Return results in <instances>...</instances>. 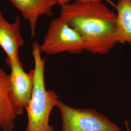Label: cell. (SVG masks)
<instances>
[{
    "label": "cell",
    "instance_id": "cell-10",
    "mask_svg": "<svg viewBox=\"0 0 131 131\" xmlns=\"http://www.w3.org/2000/svg\"><path fill=\"white\" fill-rule=\"evenodd\" d=\"M57 2L58 5L62 6L64 5L70 3V2H86V1H101L103 2H107L110 4L113 5L114 7L115 5L112 2L111 0H56Z\"/></svg>",
    "mask_w": 131,
    "mask_h": 131
},
{
    "label": "cell",
    "instance_id": "cell-7",
    "mask_svg": "<svg viewBox=\"0 0 131 131\" xmlns=\"http://www.w3.org/2000/svg\"><path fill=\"white\" fill-rule=\"evenodd\" d=\"M29 23L32 37L36 35L37 22L42 15L52 16V8L58 5L56 0H9Z\"/></svg>",
    "mask_w": 131,
    "mask_h": 131
},
{
    "label": "cell",
    "instance_id": "cell-6",
    "mask_svg": "<svg viewBox=\"0 0 131 131\" xmlns=\"http://www.w3.org/2000/svg\"><path fill=\"white\" fill-rule=\"evenodd\" d=\"M24 40L20 31V20L16 17L13 23L8 21L0 10V47L5 51L6 58H19L20 48Z\"/></svg>",
    "mask_w": 131,
    "mask_h": 131
},
{
    "label": "cell",
    "instance_id": "cell-3",
    "mask_svg": "<svg viewBox=\"0 0 131 131\" xmlns=\"http://www.w3.org/2000/svg\"><path fill=\"white\" fill-rule=\"evenodd\" d=\"M56 107L61 114V131H122L116 123L95 110L72 107L60 100Z\"/></svg>",
    "mask_w": 131,
    "mask_h": 131
},
{
    "label": "cell",
    "instance_id": "cell-12",
    "mask_svg": "<svg viewBox=\"0 0 131 131\" xmlns=\"http://www.w3.org/2000/svg\"><path fill=\"white\" fill-rule=\"evenodd\" d=\"M0 131H1V130H0Z\"/></svg>",
    "mask_w": 131,
    "mask_h": 131
},
{
    "label": "cell",
    "instance_id": "cell-2",
    "mask_svg": "<svg viewBox=\"0 0 131 131\" xmlns=\"http://www.w3.org/2000/svg\"><path fill=\"white\" fill-rule=\"evenodd\" d=\"M38 42H33L32 54L34 61V88L32 97L26 109L28 122L26 131H54L50 124V117L56 107L58 96L45 84V59L42 58Z\"/></svg>",
    "mask_w": 131,
    "mask_h": 131
},
{
    "label": "cell",
    "instance_id": "cell-11",
    "mask_svg": "<svg viewBox=\"0 0 131 131\" xmlns=\"http://www.w3.org/2000/svg\"><path fill=\"white\" fill-rule=\"evenodd\" d=\"M125 126H126V131H131L129 125V124L127 121L125 122Z\"/></svg>",
    "mask_w": 131,
    "mask_h": 131
},
{
    "label": "cell",
    "instance_id": "cell-8",
    "mask_svg": "<svg viewBox=\"0 0 131 131\" xmlns=\"http://www.w3.org/2000/svg\"><path fill=\"white\" fill-rule=\"evenodd\" d=\"M15 114L10 100V76L0 65V130L14 131Z\"/></svg>",
    "mask_w": 131,
    "mask_h": 131
},
{
    "label": "cell",
    "instance_id": "cell-4",
    "mask_svg": "<svg viewBox=\"0 0 131 131\" xmlns=\"http://www.w3.org/2000/svg\"><path fill=\"white\" fill-rule=\"evenodd\" d=\"M39 48L41 53L48 56L64 52L76 54L84 51L79 34L60 16L51 21Z\"/></svg>",
    "mask_w": 131,
    "mask_h": 131
},
{
    "label": "cell",
    "instance_id": "cell-5",
    "mask_svg": "<svg viewBox=\"0 0 131 131\" xmlns=\"http://www.w3.org/2000/svg\"><path fill=\"white\" fill-rule=\"evenodd\" d=\"M11 70L10 76V100L15 114L22 115L27 107L34 88V69L26 72L19 58L5 59Z\"/></svg>",
    "mask_w": 131,
    "mask_h": 131
},
{
    "label": "cell",
    "instance_id": "cell-9",
    "mask_svg": "<svg viewBox=\"0 0 131 131\" xmlns=\"http://www.w3.org/2000/svg\"><path fill=\"white\" fill-rule=\"evenodd\" d=\"M115 7L117 43L131 44V0H118Z\"/></svg>",
    "mask_w": 131,
    "mask_h": 131
},
{
    "label": "cell",
    "instance_id": "cell-1",
    "mask_svg": "<svg viewBox=\"0 0 131 131\" xmlns=\"http://www.w3.org/2000/svg\"><path fill=\"white\" fill-rule=\"evenodd\" d=\"M60 16L79 34L84 51L104 54L117 43V14L104 2L70 3L61 6Z\"/></svg>",
    "mask_w": 131,
    "mask_h": 131
}]
</instances>
